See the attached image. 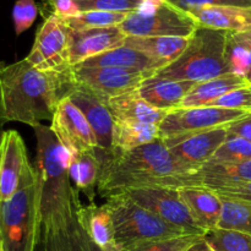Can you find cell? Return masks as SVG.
Instances as JSON below:
<instances>
[{
    "label": "cell",
    "mask_w": 251,
    "mask_h": 251,
    "mask_svg": "<svg viewBox=\"0 0 251 251\" xmlns=\"http://www.w3.org/2000/svg\"><path fill=\"white\" fill-rule=\"evenodd\" d=\"M104 205L112 216L115 242L120 251L139 243L189 234L164 222L158 216L135 202L125 193L108 196Z\"/></svg>",
    "instance_id": "obj_5"
},
{
    "label": "cell",
    "mask_w": 251,
    "mask_h": 251,
    "mask_svg": "<svg viewBox=\"0 0 251 251\" xmlns=\"http://www.w3.org/2000/svg\"><path fill=\"white\" fill-rule=\"evenodd\" d=\"M80 11H110L130 12L141 9L149 0H75Z\"/></svg>",
    "instance_id": "obj_33"
},
{
    "label": "cell",
    "mask_w": 251,
    "mask_h": 251,
    "mask_svg": "<svg viewBox=\"0 0 251 251\" xmlns=\"http://www.w3.org/2000/svg\"><path fill=\"white\" fill-rule=\"evenodd\" d=\"M216 191L222 198L232 199V200L250 201L251 202V181L245 184H240L238 186H233V188L220 189V190Z\"/></svg>",
    "instance_id": "obj_39"
},
{
    "label": "cell",
    "mask_w": 251,
    "mask_h": 251,
    "mask_svg": "<svg viewBox=\"0 0 251 251\" xmlns=\"http://www.w3.org/2000/svg\"><path fill=\"white\" fill-rule=\"evenodd\" d=\"M196 24L206 28L225 31L228 33H242L251 29V7L205 6L188 12Z\"/></svg>",
    "instance_id": "obj_19"
},
{
    "label": "cell",
    "mask_w": 251,
    "mask_h": 251,
    "mask_svg": "<svg viewBox=\"0 0 251 251\" xmlns=\"http://www.w3.org/2000/svg\"><path fill=\"white\" fill-rule=\"evenodd\" d=\"M223 210L218 228L238 230L251 235V202L222 198Z\"/></svg>",
    "instance_id": "obj_28"
},
{
    "label": "cell",
    "mask_w": 251,
    "mask_h": 251,
    "mask_svg": "<svg viewBox=\"0 0 251 251\" xmlns=\"http://www.w3.org/2000/svg\"><path fill=\"white\" fill-rule=\"evenodd\" d=\"M205 240L217 251H251V235L230 229L210 230Z\"/></svg>",
    "instance_id": "obj_30"
},
{
    "label": "cell",
    "mask_w": 251,
    "mask_h": 251,
    "mask_svg": "<svg viewBox=\"0 0 251 251\" xmlns=\"http://www.w3.org/2000/svg\"><path fill=\"white\" fill-rule=\"evenodd\" d=\"M250 49V61H251V48H249Z\"/></svg>",
    "instance_id": "obj_46"
},
{
    "label": "cell",
    "mask_w": 251,
    "mask_h": 251,
    "mask_svg": "<svg viewBox=\"0 0 251 251\" xmlns=\"http://www.w3.org/2000/svg\"><path fill=\"white\" fill-rule=\"evenodd\" d=\"M208 107L244 110V112L251 113V86L232 91V92L220 97L218 100L211 102Z\"/></svg>",
    "instance_id": "obj_35"
},
{
    "label": "cell",
    "mask_w": 251,
    "mask_h": 251,
    "mask_svg": "<svg viewBox=\"0 0 251 251\" xmlns=\"http://www.w3.org/2000/svg\"><path fill=\"white\" fill-rule=\"evenodd\" d=\"M48 6L50 9L48 16L54 15L61 20L74 17L81 12L75 0H48Z\"/></svg>",
    "instance_id": "obj_38"
},
{
    "label": "cell",
    "mask_w": 251,
    "mask_h": 251,
    "mask_svg": "<svg viewBox=\"0 0 251 251\" xmlns=\"http://www.w3.org/2000/svg\"><path fill=\"white\" fill-rule=\"evenodd\" d=\"M248 86L251 85L245 76L238 74H226L212 80L196 83L193 90L184 98L179 108L205 107L232 91Z\"/></svg>",
    "instance_id": "obj_24"
},
{
    "label": "cell",
    "mask_w": 251,
    "mask_h": 251,
    "mask_svg": "<svg viewBox=\"0 0 251 251\" xmlns=\"http://www.w3.org/2000/svg\"><path fill=\"white\" fill-rule=\"evenodd\" d=\"M0 251H4V250H2V248H1V245H0Z\"/></svg>",
    "instance_id": "obj_47"
},
{
    "label": "cell",
    "mask_w": 251,
    "mask_h": 251,
    "mask_svg": "<svg viewBox=\"0 0 251 251\" xmlns=\"http://www.w3.org/2000/svg\"><path fill=\"white\" fill-rule=\"evenodd\" d=\"M37 181L21 135L16 130L2 131L0 136V202L10 200L22 189Z\"/></svg>",
    "instance_id": "obj_10"
},
{
    "label": "cell",
    "mask_w": 251,
    "mask_h": 251,
    "mask_svg": "<svg viewBox=\"0 0 251 251\" xmlns=\"http://www.w3.org/2000/svg\"><path fill=\"white\" fill-rule=\"evenodd\" d=\"M189 41L190 37H126L124 44L169 65L181 55Z\"/></svg>",
    "instance_id": "obj_25"
},
{
    "label": "cell",
    "mask_w": 251,
    "mask_h": 251,
    "mask_svg": "<svg viewBox=\"0 0 251 251\" xmlns=\"http://www.w3.org/2000/svg\"><path fill=\"white\" fill-rule=\"evenodd\" d=\"M166 1L185 12L199 7L218 6V5L251 7V0H166Z\"/></svg>",
    "instance_id": "obj_36"
},
{
    "label": "cell",
    "mask_w": 251,
    "mask_h": 251,
    "mask_svg": "<svg viewBox=\"0 0 251 251\" xmlns=\"http://www.w3.org/2000/svg\"><path fill=\"white\" fill-rule=\"evenodd\" d=\"M100 172V161L97 151L71 154L69 164L70 178L78 193L85 194L91 203L95 200L96 189H98Z\"/></svg>",
    "instance_id": "obj_26"
},
{
    "label": "cell",
    "mask_w": 251,
    "mask_h": 251,
    "mask_svg": "<svg viewBox=\"0 0 251 251\" xmlns=\"http://www.w3.org/2000/svg\"><path fill=\"white\" fill-rule=\"evenodd\" d=\"M227 126L216 127L198 134L164 139L163 142L174 157L191 171L208 163L221 145L228 139Z\"/></svg>",
    "instance_id": "obj_14"
},
{
    "label": "cell",
    "mask_w": 251,
    "mask_h": 251,
    "mask_svg": "<svg viewBox=\"0 0 251 251\" xmlns=\"http://www.w3.org/2000/svg\"><path fill=\"white\" fill-rule=\"evenodd\" d=\"M98 191L108 198L135 188H171L189 186V176L195 171L181 163L159 139L131 151L102 153Z\"/></svg>",
    "instance_id": "obj_3"
},
{
    "label": "cell",
    "mask_w": 251,
    "mask_h": 251,
    "mask_svg": "<svg viewBox=\"0 0 251 251\" xmlns=\"http://www.w3.org/2000/svg\"><path fill=\"white\" fill-rule=\"evenodd\" d=\"M71 102L82 112L88 124L92 127L98 142V151L109 153L113 151L114 119L109 109L96 96L75 85L69 95Z\"/></svg>",
    "instance_id": "obj_16"
},
{
    "label": "cell",
    "mask_w": 251,
    "mask_h": 251,
    "mask_svg": "<svg viewBox=\"0 0 251 251\" xmlns=\"http://www.w3.org/2000/svg\"><path fill=\"white\" fill-rule=\"evenodd\" d=\"M37 139L36 174L38 189V244L65 251L77 225L81 201L69 173L71 154L59 144L50 127H33Z\"/></svg>",
    "instance_id": "obj_1"
},
{
    "label": "cell",
    "mask_w": 251,
    "mask_h": 251,
    "mask_svg": "<svg viewBox=\"0 0 251 251\" xmlns=\"http://www.w3.org/2000/svg\"><path fill=\"white\" fill-rule=\"evenodd\" d=\"M228 32L199 26L176 60L159 69V77L200 83L232 74L227 56Z\"/></svg>",
    "instance_id": "obj_4"
},
{
    "label": "cell",
    "mask_w": 251,
    "mask_h": 251,
    "mask_svg": "<svg viewBox=\"0 0 251 251\" xmlns=\"http://www.w3.org/2000/svg\"><path fill=\"white\" fill-rule=\"evenodd\" d=\"M38 15V6L34 0H17L12 9L15 33L20 36L29 28L36 21Z\"/></svg>",
    "instance_id": "obj_34"
},
{
    "label": "cell",
    "mask_w": 251,
    "mask_h": 251,
    "mask_svg": "<svg viewBox=\"0 0 251 251\" xmlns=\"http://www.w3.org/2000/svg\"><path fill=\"white\" fill-rule=\"evenodd\" d=\"M251 159V142L229 135L208 163H240Z\"/></svg>",
    "instance_id": "obj_31"
},
{
    "label": "cell",
    "mask_w": 251,
    "mask_h": 251,
    "mask_svg": "<svg viewBox=\"0 0 251 251\" xmlns=\"http://www.w3.org/2000/svg\"><path fill=\"white\" fill-rule=\"evenodd\" d=\"M4 66H5L4 63H0V74H1V71H2V69H4Z\"/></svg>",
    "instance_id": "obj_45"
},
{
    "label": "cell",
    "mask_w": 251,
    "mask_h": 251,
    "mask_svg": "<svg viewBox=\"0 0 251 251\" xmlns=\"http://www.w3.org/2000/svg\"><path fill=\"white\" fill-rule=\"evenodd\" d=\"M36 251H63L60 248L53 247V245H46V244H37Z\"/></svg>",
    "instance_id": "obj_43"
},
{
    "label": "cell",
    "mask_w": 251,
    "mask_h": 251,
    "mask_svg": "<svg viewBox=\"0 0 251 251\" xmlns=\"http://www.w3.org/2000/svg\"><path fill=\"white\" fill-rule=\"evenodd\" d=\"M0 125H1V123H0ZM1 134H2V131H0V136H1Z\"/></svg>",
    "instance_id": "obj_48"
},
{
    "label": "cell",
    "mask_w": 251,
    "mask_h": 251,
    "mask_svg": "<svg viewBox=\"0 0 251 251\" xmlns=\"http://www.w3.org/2000/svg\"><path fill=\"white\" fill-rule=\"evenodd\" d=\"M126 37H190L199 25L166 0H149L119 25Z\"/></svg>",
    "instance_id": "obj_7"
},
{
    "label": "cell",
    "mask_w": 251,
    "mask_h": 251,
    "mask_svg": "<svg viewBox=\"0 0 251 251\" xmlns=\"http://www.w3.org/2000/svg\"><path fill=\"white\" fill-rule=\"evenodd\" d=\"M245 77H247V80L249 81V83H250V85H251V69H250L249 71H248V73H247V75H245Z\"/></svg>",
    "instance_id": "obj_44"
},
{
    "label": "cell",
    "mask_w": 251,
    "mask_h": 251,
    "mask_svg": "<svg viewBox=\"0 0 251 251\" xmlns=\"http://www.w3.org/2000/svg\"><path fill=\"white\" fill-rule=\"evenodd\" d=\"M159 139V125L114 122L113 151H131Z\"/></svg>",
    "instance_id": "obj_27"
},
{
    "label": "cell",
    "mask_w": 251,
    "mask_h": 251,
    "mask_svg": "<svg viewBox=\"0 0 251 251\" xmlns=\"http://www.w3.org/2000/svg\"><path fill=\"white\" fill-rule=\"evenodd\" d=\"M75 66L81 68H114L122 70L142 71V73L156 74L159 69L167 66L163 61L150 58L142 51L127 46L118 47V48L108 50L105 53L87 59Z\"/></svg>",
    "instance_id": "obj_21"
},
{
    "label": "cell",
    "mask_w": 251,
    "mask_h": 251,
    "mask_svg": "<svg viewBox=\"0 0 251 251\" xmlns=\"http://www.w3.org/2000/svg\"><path fill=\"white\" fill-rule=\"evenodd\" d=\"M69 33L70 29L63 20L54 15L46 16L37 31L31 51L25 59L38 70L68 73L73 69Z\"/></svg>",
    "instance_id": "obj_8"
},
{
    "label": "cell",
    "mask_w": 251,
    "mask_h": 251,
    "mask_svg": "<svg viewBox=\"0 0 251 251\" xmlns=\"http://www.w3.org/2000/svg\"><path fill=\"white\" fill-rule=\"evenodd\" d=\"M74 87L71 70L42 71L26 59L5 65L0 74V123L19 122L34 127L51 120Z\"/></svg>",
    "instance_id": "obj_2"
},
{
    "label": "cell",
    "mask_w": 251,
    "mask_h": 251,
    "mask_svg": "<svg viewBox=\"0 0 251 251\" xmlns=\"http://www.w3.org/2000/svg\"><path fill=\"white\" fill-rule=\"evenodd\" d=\"M39 237L37 181L0 202V245L4 251H36Z\"/></svg>",
    "instance_id": "obj_6"
},
{
    "label": "cell",
    "mask_w": 251,
    "mask_h": 251,
    "mask_svg": "<svg viewBox=\"0 0 251 251\" xmlns=\"http://www.w3.org/2000/svg\"><path fill=\"white\" fill-rule=\"evenodd\" d=\"M228 134L251 142V113L227 126Z\"/></svg>",
    "instance_id": "obj_40"
},
{
    "label": "cell",
    "mask_w": 251,
    "mask_h": 251,
    "mask_svg": "<svg viewBox=\"0 0 251 251\" xmlns=\"http://www.w3.org/2000/svg\"><path fill=\"white\" fill-rule=\"evenodd\" d=\"M186 251H217V250L213 249V248L211 247L207 242H206L205 235H203V238H201L199 242H196L195 244L191 245V247L189 248Z\"/></svg>",
    "instance_id": "obj_42"
},
{
    "label": "cell",
    "mask_w": 251,
    "mask_h": 251,
    "mask_svg": "<svg viewBox=\"0 0 251 251\" xmlns=\"http://www.w3.org/2000/svg\"><path fill=\"white\" fill-rule=\"evenodd\" d=\"M195 85V82L190 81L172 80L152 75L142 80L136 90L139 95L154 108L171 112L179 108Z\"/></svg>",
    "instance_id": "obj_18"
},
{
    "label": "cell",
    "mask_w": 251,
    "mask_h": 251,
    "mask_svg": "<svg viewBox=\"0 0 251 251\" xmlns=\"http://www.w3.org/2000/svg\"><path fill=\"white\" fill-rule=\"evenodd\" d=\"M178 191L193 218L203 232L217 229L223 210L222 199L217 191L205 186H185L178 189Z\"/></svg>",
    "instance_id": "obj_17"
},
{
    "label": "cell",
    "mask_w": 251,
    "mask_h": 251,
    "mask_svg": "<svg viewBox=\"0 0 251 251\" xmlns=\"http://www.w3.org/2000/svg\"><path fill=\"white\" fill-rule=\"evenodd\" d=\"M154 74L114 68L73 66L71 69L74 83L92 93L104 104L112 98L136 90L142 80Z\"/></svg>",
    "instance_id": "obj_11"
},
{
    "label": "cell",
    "mask_w": 251,
    "mask_h": 251,
    "mask_svg": "<svg viewBox=\"0 0 251 251\" xmlns=\"http://www.w3.org/2000/svg\"><path fill=\"white\" fill-rule=\"evenodd\" d=\"M77 222L95 244L103 251H120L115 242V232L112 216L105 205L82 206L78 212Z\"/></svg>",
    "instance_id": "obj_23"
},
{
    "label": "cell",
    "mask_w": 251,
    "mask_h": 251,
    "mask_svg": "<svg viewBox=\"0 0 251 251\" xmlns=\"http://www.w3.org/2000/svg\"><path fill=\"white\" fill-rule=\"evenodd\" d=\"M125 39L126 36L119 26L78 31L70 29L69 46L71 66L78 65L87 59L124 46Z\"/></svg>",
    "instance_id": "obj_15"
},
{
    "label": "cell",
    "mask_w": 251,
    "mask_h": 251,
    "mask_svg": "<svg viewBox=\"0 0 251 251\" xmlns=\"http://www.w3.org/2000/svg\"><path fill=\"white\" fill-rule=\"evenodd\" d=\"M250 114L244 110H233L218 107L176 108L166 114L159 124L162 140L176 136L198 134L216 127L228 126L232 123Z\"/></svg>",
    "instance_id": "obj_9"
},
{
    "label": "cell",
    "mask_w": 251,
    "mask_h": 251,
    "mask_svg": "<svg viewBox=\"0 0 251 251\" xmlns=\"http://www.w3.org/2000/svg\"><path fill=\"white\" fill-rule=\"evenodd\" d=\"M203 238L200 234H184L168 239L150 240L139 243L122 251H186L193 244Z\"/></svg>",
    "instance_id": "obj_32"
},
{
    "label": "cell",
    "mask_w": 251,
    "mask_h": 251,
    "mask_svg": "<svg viewBox=\"0 0 251 251\" xmlns=\"http://www.w3.org/2000/svg\"><path fill=\"white\" fill-rule=\"evenodd\" d=\"M129 198L150 212L158 216L161 220L189 234L205 235L191 216L178 189L171 188H135L123 191Z\"/></svg>",
    "instance_id": "obj_12"
},
{
    "label": "cell",
    "mask_w": 251,
    "mask_h": 251,
    "mask_svg": "<svg viewBox=\"0 0 251 251\" xmlns=\"http://www.w3.org/2000/svg\"><path fill=\"white\" fill-rule=\"evenodd\" d=\"M251 181V159L240 163H206L190 174V186L212 190L233 188Z\"/></svg>",
    "instance_id": "obj_20"
},
{
    "label": "cell",
    "mask_w": 251,
    "mask_h": 251,
    "mask_svg": "<svg viewBox=\"0 0 251 251\" xmlns=\"http://www.w3.org/2000/svg\"><path fill=\"white\" fill-rule=\"evenodd\" d=\"M65 251H103L97 247V244L92 242L87 233L80 227V225H76L71 233L70 238L66 242Z\"/></svg>",
    "instance_id": "obj_37"
},
{
    "label": "cell",
    "mask_w": 251,
    "mask_h": 251,
    "mask_svg": "<svg viewBox=\"0 0 251 251\" xmlns=\"http://www.w3.org/2000/svg\"><path fill=\"white\" fill-rule=\"evenodd\" d=\"M229 37L238 44H242L247 48H251V29L242 32V33H229Z\"/></svg>",
    "instance_id": "obj_41"
},
{
    "label": "cell",
    "mask_w": 251,
    "mask_h": 251,
    "mask_svg": "<svg viewBox=\"0 0 251 251\" xmlns=\"http://www.w3.org/2000/svg\"><path fill=\"white\" fill-rule=\"evenodd\" d=\"M129 14L125 12H110V11H82L74 17L63 20L68 28L78 31V29L90 28H104V27L119 26L127 17Z\"/></svg>",
    "instance_id": "obj_29"
},
{
    "label": "cell",
    "mask_w": 251,
    "mask_h": 251,
    "mask_svg": "<svg viewBox=\"0 0 251 251\" xmlns=\"http://www.w3.org/2000/svg\"><path fill=\"white\" fill-rule=\"evenodd\" d=\"M114 122L145 123L159 125L168 112L159 110L139 95L137 90L112 98L107 102Z\"/></svg>",
    "instance_id": "obj_22"
},
{
    "label": "cell",
    "mask_w": 251,
    "mask_h": 251,
    "mask_svg": "<svg viewBox=\"0 0 251 251\" xmlns=\"http://www.w3.org/2000/svg\"><path fill=\"white\" fill-rule=\"evenodd\" d=\"M51 132L70 154L97 151L98 142L92 127L80 109L65 97L51 119Z\"/></svg>",
    "instance_id": "obj_13"
}]
</instances>
